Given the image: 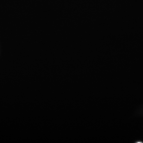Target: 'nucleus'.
<instances>
[{
	"mask_svg": "<svg viewBox=\"0 0 143 143\" xmlns=\"http://www.w3.org/2000/svg\"><path fill=\"white\" fill-rule=\"evenodd\" d=\"M137 143H142V142H137Z\"/></svg>",
	"mask_w": 143,
	"mask_h": 143,
	"instance_id": "1",
	"label": "nucleus"
}]
</instances>
